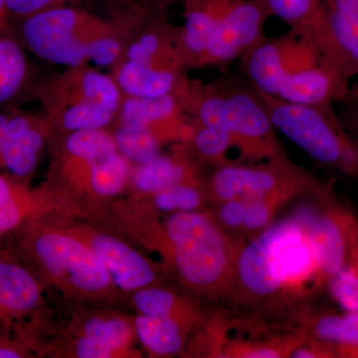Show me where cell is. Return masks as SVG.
Segmentation results:
<instances>
[{
  "label": "cell",
  "instance_id": "6da1fadb",
  "mask_svg": "<svg viewBox=\"0 0 358 358\" xmlns=\"http://www.w3.org/2000/svg\"><path fill=\"white\" fill-rule=\"evenodd\" d=\"M122 232L157 252L179 282L199 296H225L234 285L237 246L211 214L173 212L159 221L143 201H131L115 216Z\"/></svg>",
  "mask_w": 358,
  "mask_h": 358
},
{
  "label": "cell",
  "instance_id": "7a4b0ae2",
  "mask_svg": "<svg viewBox=\"0 0 358 358\" xmlns=\"http://www.w3.org/2000/svg\"><path fill=\"white\" fill-rule=\"evenodd\" d=\"M239 68L254 88L289 103H338L352 86L320 42L294 28L266 36L239 59Z\"/></svg>",
  "mask_w": 358,
  "mask_h": 358
},
{
  "label": "cell",
  "instance_id": "3957f363",
  "mask_svg": "<svg viewBox=\"0 0 358 358\" xmlns=\"http://www.w3.org/2000/svg\"><path fill=\"white\" fill-rule=\"evenodd\" d=\"M110 15L103 20L64 6L45 9L11 25L26 50L51 64L113 68L134 28L157 16Z\"/></svg>",
  "mask_w": 358,
  "mask_h": 358
},
{
  "label": "cell",
  "instance_id": "277c9868",
  "mask_svg": "<svg viewBox=\"0 0 358 358\" xmlns=\"http://www.w3.org/2000/svg\"><path fill=\"white\" fill-rule=\"evenodd\" d=\"M8 237L9 248L44 288L70 301L100 306L119 303L124 296L93 252L60 227L52 214L27 221Z\"/></svg>",
  "mask_w": 358,
  "mask_h": 358
},
{
  "label": "cell",
  "instance_id": "5b68a950",
  "mask_svg": "<svg viewBox=\"0 0 358 358\" xmlns=\"http://www.w3.org/2000/svg\"><path fill=\"white\" fill-rule=\"evenodd\" d=\"M320 280L315 249L296 212L237 246L234 284L252 303L298 298Z\"/></svg>",
  "mask_w": 358,
  "mask_h": 358
},
{
  "label": "cell",
  "instance_id": "8992f818",
  "mask_svg": "<svg viewBox=\"0 0 358 358\" xmlns=\"http://www.w3.org/2000/svg\"><path fill=\"white\" fill-rule=\"evenodd\" d=\"M181 101L190 121L230 134L240 162L287 157L258 92L244 77L189 80Z\"/></svg>",
  "mask_w": 358,
  "mask_h": 358
},
{
  "label": "cell",
  "instance_id": "52a82bcc",
  "mask_svg": "<svg viewBox=\"0 0 358 358\" xmlns=\"http://www.w3.org/2000/svg\"><path fill=\"white\" fill-rule=\"evenodd\" d=\"M52 167L47 185L76 212L81 202L91 207L121 194L129 185L131 166L108 129L52 131Z\"/></svg>",
  "mask_w": 358,
  "mask_h": 358
},
{
  "label": "cell",
  "instance_id": "ba28073f",
  "mask_svg": "<svg viewBox=\"0 0 358 358\" xmlns=\"http://www.w3.org/2000/svg\"><path fill=\"white\" fill-rule=\"evenodd\" d=\"M180 45V26L159 16L129 33L112 75L124 96H181L189 83Z\"/></svg>",
  "mask_w": 358,
  "mask_h": 358
},
{
  "label": "cell",
  "instance_id": "9c48e42d",
  "mask_svg": "<svg viewBox=\"0 0 358 358\" xmlns=\"http://www.w3.org/2000/svg\"><path fill=\"white\" fill-rule=\"evenodd\" d=\"M33 98L43 105L52 131L67 133L110 128L117 122L124 95L112 74L82 66L38 82Z\"/></svg>",
  "mask_w": 358,
  "mask_h": 358
},
{
  "label": "cell",
  "instance_id": "30bf717a",
  "mask_svg": "<svg viewBox=\"0 0 358 358\" xmlns=\"http://www.w3.org/2000/svg\"><path fill=\"white\" fill-rule=\"evenodd\" d=\"M257 92L275 131L319 164L358 176V143L341 122L334 103L303 105Z\"/></svg>",
  "mask_w": 358,
  "mask_h": 358
},
{
  "label": "cell",
  "instance_id": "8fae6325",
  "mask_svg": "<svg viewBox=\"0 0 358 358\" xmlns=\"http://www.w3.org/2000/svg\"><path fill=\"white\" fill-rule=\"evenodd\" d=\"M315 178L288 157L265 162H228L204 178L206 199L216 204L228 200L286 199L317 188Z\"/></svg>",
  "mask_w": 358,
  "mask_h": 358
},
{
  "label": "cell",
  "instance_id": "7c38bea8",
  "mask_svg": "<svg viewBox=\"0 0 358 358\" xmlns=\"http://www.w3.org/2000/svg\"><path fill=\"white\" fill-rule=\"evenodd\" d=\"M48 317L43 285L8 245L0 247V327L38 357Z\"/></svg>",
  "mask_w": 358,
  "mask_h": 358
},
{
  "label": "cell",
  "instance_id": "4fadbf2b",
  "mask_svg": "<svg viewBox=\"0 0 358 358\" xmlns=\"http://www.w3.org/2000/svg\"><path fill=\"white\" fill-rule=\"evenodd\" d=\"M52 217L93 252L122 294H131L145 287L159 285L157 265L122 238L78 221L74 216L52 214Z\"/></svg>",
  "mask_w": 358,
  "mask_h": 358
},
{
  "label": "cell",
  "instance_id": "5bb4252c",
  "mask_svg": "<svg viewBox=\"0 0 358 358\" xmlns=\"http://www.w3.org/2000/svg\"><path fill=\"white\" fill-rule=\"evenodd\" d=\"M271 17L262 0L240 1L212 31L194 69L239 60L265 38L266 23Z\"/></svg>",
  "mask_w": 358,
  "mask_h": 358
},
{
  "label": "cell",
  "instance_id": "9a60e30c",
  "mask_svg": "<svg viewBox=\"0 0 358 358\" xmlns=\"http://www.w3.org/2000/svg\"><path fill=\"white\" fill-rule=\"evenodd\" d=\"M181 96H124L115 124L148 129L162 143L166 141L186 143L192 136L193 127L185 113Z\"/></svg>",
  "mask_w": 358,
  "mask_h": 358
},
{
  "label": "cell",
  "instance_id": "2e32d148",
  "mask_svg": "<svg viewBox=\"0 0 358 358\" xmlns=\"http://www.w3.org/2000/svg\"><path fill=\"white\" fill-rule=\"evenodd\" d=\"M185 143H179L171 155H157L155 159L141 166H131L129 185L141 196H148L181 183H202L200 167Z\"/></svg>",
  "mask_w": 358,
  "mask_h": 358
},
{
  "label": "cell",
  "instance_id": "e0dca14e",
  "mask_svg": "<svg viewBox=\"0 0 358 358\" xmlns=\"http://www.w3.org/2000/svg\"><path fill=\"white\" fill-rule=\"evenodd\" d=\"M67 336L92 339L112 348L120 357H138L134 346L136 338L134 317L113 310H86L75 313L68 327Z\"/></svg>",
  "mask_w": 358,
  "mask_h": 358
},
{
  "label": "cell",
  "instance_id": "ac0fdd59",
  "mask_svg": "<svg viewBox=\"0 0 358 358\" xmlns=\"http://www.w3.org/2000/svg\"><path fill=\"white\" fill-rule=\"evenodd\" d=\"M26 49L11 23L0 24V108L13 109L24 98H33L37 83Z\"/></svg>",
  "mask_w": 358,
  "mask_h": 358
},
{
  "label": "cell",
  "instance_id": "d6986e66",
  "mask_svg": "<svg viewBox=\"0 0 358 358\" xmlns=\"http://www.w3.org/2000/svg\"><path fill=\"white\" fill-rule=\"evenodd\" d=\"M306 228L317 255L322 279L338 274L348 259V238L336 215L301 207L296 211Z\"/></svg>",
  "mask_w": 358,
  "mask_h": 358
},
{
  "label": "cell",
  "instance_id": "ffe728a7",
  "mask_svg": "<svg viewBox=\"0 0 358 358\" xmlns=\"http://www.w3.org/2000/svg\"><path fill=\"white\" fill-rule=\"evenodd\" d=\"M242 0H182L185 23L180 45L188 69H194L207 39L216 26Z\"/></svg>",
  "mask_w": 358,
  "mask_h": 358
},
{
  "label": "cell",
  "instance_id": "44dd1931",
  "mask_svg": "<svg viewBox=\"0 0 358 358\" xmlns=\"http://www.w3.org/2000/svg\"><path fill=\"white\" fill-rule=\"evenodd\" d=\"M272 17L279 18L294 29L315 37L345 73L334 49L329 28V10L324 0H262ZM346 75V74H345Z\"/></svg>",
  "mask_w": 358,
  "mask_h": 358
},
{
  "label": "cell",
  "instance_id": "7402d4cb",
  "mask_svg": "<svg viewBox=\"0 0 358 358\" xmlns=\"http://www.w3.org/2000/svg\"><path fill=\"white\" fill-rule=\"evenodd\" d=\"M131 303L140 315L174 320L190 331L202 322V313L195 301L159 285L134 292Z\"/></svg>",
  "mask_w": 358,
  "mask_h": 358
},
{
  "label": "cell",
  "instance_id": "603a6c76",
  "mask_svg": "<svg viewBox=\"0 0 358 358\" xmlns=\"http://www.w3.org/2000/svg\"><path fill=\"white\" fill-rule=\"evenodd\" d=\"M334 49L346 76L358 75V0H324Z\"/></svg>",
  "mask_w": 358,
  "mask_h": 358
},
{
  "label": "cell",
  "instance_id": "cb8c5ba5",
  "mask_svg": "<svg viewBox=\"0 0 358 358\" xmlns=\"http://www.w3.org/2000/svg\"><path fill=\"white\" fill-rule=\"evenodd\" d=\"M136 338L148 355L169 357L185 350L190 329L176 320L140 315L134 317Z\"/></svg>",
  "mask_w": 358,
  "mask_h": 358
},
{
  "label": "cell",
  "instance_id": "d4e9b609",
  "mask_svg": "<svg viewBox=\"0 0 358 358\" xmlns=\"http://www.w3.org/2000/svg\"><path fill=\"white\" fill-rule=\"evenodd\" d=\"M85 0H7V17L11 24L25 20L28 16L53 7L79 3ZM110 7V14L133 15H166L167 9L157 0H103Z\"/></svg>",
  "mask_w": 358,
  "mask_h": 358
},
{
  "label": "cell",
  "instance_id": "484cf974",
  "mask_svg": "<svg viewBox=\"0 0 358 358\" xmlns=\"http://www.w3.org/2000/svg\"><path fill=\"white\" fill-rule=\"evenodd\" d=\"M192 136L185 143L202 166L208 164L216 167L230 162L227 155L229 150L234 148V145L227 131L201 126L192 122Z\"/></svg>",
  "mask_w": 358,
  "mask_h": 358
},
{
  "label": "cell",
  "instance_id": "4316f807",
  "mask_svg": "<svg viewBox=\"0 0 358 358\" xmlns=\"http://www.w3.org/2000/svg\"><path fill=\"white\" fill-rule=\"evenodd\" d=\"M112 134L120 154L131 166L147 164L162 154V141L148 129L115 124Z\"/></svg>",
  "mask_w": 358,
  "mask_h": 358
},
{
  "label": "cell",
  "instance_id": "83f0119b",
  "mask_svg": "<svg viewBox=\"0 0 358 358\" xmlns=\"http://www.w3.org/2000/svg\"><path fill=\"white\" fill-rule=\"evenodd\" d=\"M154 210L162 213L200 210L206 194L202 183L169 186L148 196H141Z\"/></svg>",
  "mask_w": 358,
  "mask_h": 358
},
{
  "label": "cell",
  "instance_id": "f1b7e54d",
  "mask_svg": "<svg viewBox=\"0 0 358 358\" xmlns=\"http://www.w3.org/2000/svg\"><path fill=\"white\" fill-rule=\"evenodd\" d=\"M289 201L286 199H265L248 201L242 233L258 234L271 225L277 209Z\"/></svg>",
  "mask_w": 358,
  "mask_h": 358
},
{
  "label": "cell",
  "instance_id": "f546056e",
  "mask_svg": "<svg viewBox=\"0 0 358 358\" xmlns=\"http://www.w3.org/2000/svg\"><path fill=\"white\" fill-rule=\"evenodd\" d=\"M334 299L348 313L358 312V266H346L333 278Z\"/></svg>",
  "mask_w": 358,
  "mask_h": 358
},
{
  "label": "cell",
  "instance_id": "4dcf8cb0",
  "mask_svg": "<svg viewBox=\"0 0 358 358\" xmlns=\"http://www.w3.org/2000/svg\"><path fill=\"white\" fill-rule=\"evenodd\" d=\"M248 202L242 200H228L217 203L215 215L216 222L224 231L242 233L245 215Z\"/></svg>",
  "mask_w": 358,
  "mask_h": 358
},
{
  "label": "cell",
  "instance_id": "1f68e13d",
  "mask_svg": "<svg viewBox=\"0 0 358 358\" xmlns=\"http://www.w3.org/2000/svg\"><path fill=\"white\" fill-rule=\"evenodd\" d=\"M341 106L338 115L348 131L352 136H358V85L350 86L345 100L339 103Z\"/></svg>",
  "mask_w": 358,
  "mask_h": 358
},
{
  "label": "cell",
  "instance_id": "d6a6232c",
  "mask_svg": "<svg viewBox=\"0 0 358 358\" xmlns=\"http://www.w3.org/2000/svg\"><path fill=\"white\" fill-rule=\"evenodd\" d=\"M37 357L26 343L0 327V358Z\"/></svg>",
  "mask_w": 358,
  "mask_h": 358
},
{
  "label": "cell",
  "instance_id": "836d02e7",
  "mask_svg": "<svg viewBox=\"0 0 358 358\" xmlns=\"http://www.w3.org/2000/svg\"><path fill=\"white\" fill-rule=\"evenodd\" d=\"M339 345L358 348V312L341 317Z\"/></svg>",
  "mask_w": 358,
  "mask_h": 358
},
{
  "label": "cell",
  "instance_id": "e575fe53",
  "mask_svg": "<svg viewBox=\"0 0 358 358\" xmlns=\"http://www.w3.org/2000/svg\"><path fill=\"white\" fill-rule=\"evenodd\" d=\"M15 115L16 110L13 108L8 109V112L0 113V150L13 131Z\"/></svg>",
  "mask_w": 358,
  "mask_h": 358
},
{
  "label": "cell",
  "instance_id": "d590c367",
  "mask_svg": "<svg viewBox=\"0 0 358 358\" xmlns=\"http://www.w3.org/2000/svg\"><path fill=\"white\" fill-rule=\"evenodd\" d=\"M8 22V17H7V0H0V24Z\"/></svg>",
  "mask_w": 358,
  "mask_h": 358
},
{
  "label": "cell",
  "instance_id": "8d00e7d4",
  "mask_svg": "<svg viewBox=\"0 0 358 358\" xmlns=\"http://www.w3.org/2000/svg\"><path fill=\"white\" fill-rule=\"evenodd\" d=\"M157 2L160 4V6H164V8L169 9V7L173 6L174 3H178V2H181L182 0H157Z\"/></svg>",
  "mask_w": 358,
  "mask_h": 358
},
{
  "label": "cell",
  "instance_id": "74e56055",
  "mask_svg": "<svg viewBox=\"0 0 358 358\" xmlns=\"http://www.w3.org/2000/svg\"><path fill=\"white\" fill-rule=\"evenodd\" d=\"M4 239H6V238L0 237V247H2L1 246V242L3 241Z\"/></svg>",
  "mask_w": 358,
  "mask_h": 358
}]
</instances>
